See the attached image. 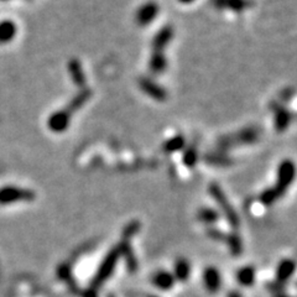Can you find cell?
<instances>
[{"instance_id":"4fadbf2b","label":"cell","mask_w":297,"mask_h":297,"mask_svg":"<svg viewBox=\"0 0 297 297\" xmlns=\"http://www.w3.org/2000/svg\"><path fill=\"white\" fill-rule=\"evenodd\" d=\"M68 73H70L72 82L79 88H85L86 83H87V79H86V73L83 71L82 63H80L77 59H72L70 62H68Z\"/></svg>"},{"instance_id":"4316f807","label":"cell","mask_w":297,"mask_h":297,"mask_svg":"<svg viewBox=\"0 0 297 297\" xmlns=\"http://www.w3.org/2000/svg\"><path fill=\"white\" fill-rule=\"evenodd\" d=\"M266 288L270 291L271 293H279V292H284L285 290V285L281 284V282L276 281V280H274V281H270L266 284Z\"/></svg>"},{"instance_id":"ac0fdd59","label":"cell","mask_w":297,"mask_h":297,"mask_svg":"<svg viewBox=\"0 0 297 297\" xmlns=\"http://www.w3.org/2000/svg\"><path fill=\"white\" fill-rule=\"evenodd\" d=\"M176 281L186 282L191 275V264L187 259L180 258L175 261L174 273H172Z\"/></svg>"},{"instance_id":"7402d4cb","label":"cell","mask_w":297,"mask_h":297,"mask_svg":"<svg viewBox=\"0 0 297 297\" xmlns=\"http://www.w3.org/2000/svg\"><path fill=\"white\" fill-rule=\"evenodd\" d=\"M224 244L228 245L229 248V252L233 256H239L243 253V240H241L240 235L235 232L227 233V238Z\"/></svg>"},{"instance_id":"44dd1931","label":"cell","mask_w":297,"mask_h":297,"mask_svg":"<svg viewBox=\"0 0 297 297\" xmlns=\"http://www.w3.org/2000/svg\"><path fill=\"white\" fill-rule=\"evenodd\" d=\"M150 72L152 74H161L166 71L167 60L163 52H152L150 57Z\"/></svg>"},{"instance_id":"1f68e13d","label":"cell","mask_w":297,"mask_h":297,"mask_svg":"<svg viewBox=\"0 0 297 297\" xmlns=\"http://www.w3.org/2000/svg\"><path fill=\"white\" fill-rule=\"evenodd\" d=\"M181 3H183V4H188V3H192L193 0H180Z\"/></svg>"},{"instance_id":"ffe728a7","label":"cell","mask_w":297,"mask_h":297,"mask_svg":"<svg viewBox=\"0 0 297 297\" xmlns=\"http://www.w3.org/2000/svg\"><path fill=\"white\" fill-rule=\"evenodd\" d=\"M204 160H206V163H208L209 165L219 167H227L233 164L232 158L228 156L224 151H221V150L207 154L206 156H204Z\"/></svg>"},{"instance_id":"8fae6325","label":"cell","mask_w":297,"mask_h":297,"mask_svg":"<svg viewBox=\"0 0 297 297\" xmlns=\"http://www.w3.org/2000/svg\"><path fill=\"white\" fill-rule=\"evenodd\" d=\"M172 37H174V28L171 25H166L161 29L160 31L155 35L152 40V52H163L164 50L170 45Z\"/></svg>"},{"instance_id":"5bb4252c","label":"cell","mask_w":297,"mask_h":297,"mask_svg":"<svg viewBox=\"0 0 297 297\" xmlns=\"http://www.w3.org/2000/svg\"><path fill=\"white\" fill-rule=\"evenodd\" d=\"M57 276L59 279H61L62 281H65L67 284V286L73 293L79 295L80 288L78 287L76 279H74L73 273H72V267L70 264H62L57 267Z\"/></svg>"},{"instance_id":"d6986e66","label":"cell","mask_w":297,"mask_h":297,"mask_svg":"<svg viewBox=\"0 0 297 297\" xmlns=\"http://www.w3.org/2000/svg\"><path fill=\"white\" fill-rule=\"evenodd\" d=\"M256 278V271L253 266L240 267L235 274V280L239 285L244 287H250L254 285Z\"/></svg>"},{"instance_id":"30bf717a","label":"cell","mask_w":297,"mask_h":297,"mask_svg":"<svg viewBox=\"0 0 297 297\" xmlns=\"http://www.w3.org/2000/svg\"><path fill=\"white\" fill-rule=\"evenodd\" d=\"M120 248V254H122V258L125 261L126 270L130 274H135L139 269V261H138L137 256H135L134 250H132L130 240L128 239H122V241L119 243Z\"/></svg>"},{"instance_id":"d6a6232c","label":"cell","mask_w":297,"mask_h":297,"mask_svg":"<svg viewBox=\"0 0 297 297\" xmlns=\"http://www.w3.org/2000/svg\"><path fill=\"white\" fill-rule=\"evenodd\" d=\"M106 297H117L114 295V293H108V295H106Z\"/></svg>"},{"instance_id":"2e32d148","label":"cell","mask_w":297,"mask_h":297,"mask_svg":"<svg viewBox=\"0 0 297 297\" xmlns=\"http://www.w3.org/2000/svg\"><path fill=\"white\" fill-rule=\"evenodd\" d=\"M33 200L34 193L30 191H24V190H7V191L0 193V202H3V203Z\"/></svg>"},{"instance_id":"484cf974","label":"cell","mask_w":297,"mask_h":297,"mask_svg":"<svg viewBox=\"0 0 297 297\" xmlns=\"http://www.w3.org/2000/svg\"><path fill=\"white\" fill-rule=\"evenodd\" d=\"M198 161V151L195 146H188L183 154V164L187 167H193Z\"/></svg>"},{"instance_id":"6da1fadb","label":"cell","mask_w":297,"mask_h":297,"mask_svg":"<svg viewBox=\"0 0 297 297\" xmlns=\"http://www.w3.org/2000/svg\"><path fill=\"white\" fill-rule=\"evenodd\" d=\"M293 177H295V165L292 161H282L278 169V180L275 184L262 191L261 195L259 196V201L266 207L275 203L286 193L288 186L293 181Z\"/></svg>"},{"instance_id":"5b68a950","label":"cell","mask_w":297,"mask_h":297,"mask_svg":"<svg viewBox=\"0 0 297 297\" xmlns=\"http://www.w3.org/2000/svg\"><path fill=\"white\" fill-rule=\"evenodd\" d=\"M270 108L274 114V126H275V130L279 132L286 130L288 125L292 122L293 114L279 102L271 103Z\"/></svg>"},{"instance_id":"8992f818","label":"cell","mask_w":297,"mask_h":297,"mask_svg":"<svg viewBox=\"0 0 297 297\" xmlns=\"http://www.w3.org/2000/svg\"><path fill=\"white\" fill-rule=\"evenodd\" d=\"M138 83H139L141 91L148 94L149 97H151L152 99L157 100V102H165L167 99V96H169L167 91L154 79L149 78V77H141Z\"/></svg>"},{"instance_id":"ba28073f","label":"cell","mask_w":297,"mask_h":297,"mask_svg":"<svg viewBox=\"0 0 297 297\" xmlns=\"http://www.w3.org/2000/svg\"><path fill=\"white\" fill-rule=\"evenodd\" d=\"M202 280H203V285L207 292L212 293V295L219 292L222 287V275L217 267H206L202 274Z\"/></svg>"},{"instance_id":"52a82bcc","label":"cell","mask_w":297,"mask_h":297,"mask_svg":"<svg viewBox=\"0 0 297 297\" xmlns=\"http://www.w3.org/2000/svg\"><path fill=\"white\" fill-rule=\"evenodd\" d=\"M160 13V8L155 2H148L143 4L135 13V21L140 26H148Z\"/></svg>"},{"instance_id":"f546056e","label":"cell","mask_w":297,"mask_h":297,"mask_svg":"<svg viewBox=\"0 0 297 297\" xmlns=\"http://www.w3.org/2000/svg\"><path fill=\"white\" fill-rule=\"evenodd\" d=\"M227 297H243V295H241L240 291L234 290V291H230V292L227 295Z\"/></svg>"},{"instance_id":"f1b7e54d","label":"cell","mask_w":297,"mask_h":297,"mask_svg":"<svg viewBox=\"0 0 297 297\" xmlns=\"http://www.w3.org/2000/svg\"><path fill=\"white\" fill-rule=\"evenodd\" d=\"M293 96V89L292 88H286L284 92L281 93V98L284 102H287V100H290L291 98Z\"/></svg>"},{"instance_id":"836d02e7","label":"cell","mask_w":297,"mask_h":297,"mask_svg":"<svg viewBox=\"0 0 297 297\" xmlns=\"http://www.w3.org/2000/svg\"><path fill=\"white\" fill-rule=\"evenodd\" d=\"M144 297H157V296H155V295H144Z\"/></svg>"},{"instance_id":"e0dca14e","label":"cell","mask_w":297,"mask_h":297,"mask_svg":"<svg viewBox=\"0 0 297 297\" xmlns=\"http://www.w3.org/2000/svg\"><path fill=\"white\" fill-rule=\"evenodd\" d=\"M214 5L219 9H228L236 11V13H241V11L247 10L248 8L252 7V0H213Z\"/></svg>"},{"instance_id":"7a4b0ae2","label":"cell","mask_w":297,"mask_h":297,"mask_svg":"<svg viewBox=\"0 0 297 297\" xmlns=\"http://www.w3.org/2000/svg\"><path fill=\"white\" fill-rule=\"evenodd\" d=\"M260 138V129L255 126H249L244 128L241 130L233 132V134L224 135L217 140L218 150L226 152L227 150L235 148L239 145H250V144L256 143Z\"/></svg>"},{"instance_id":"7c38bea8","label":"cell","mask_w":297,"mask_h":297,"mask_svg":"<svg viewBox=\"0 0 297 297\" xmlns=\"http://www.w3.org/2000/svg\"><path fill=\"white\" fill-rule=\"evenodd\" d=\"M151 282L158 290L169 291L174 287L176 280L172 273H169L166 270H160L151 276Z\"/></svg>"},{"instance_id":"9a60e30c","label":"cell","mask_w":297,"mask_h":297,"mask_svg":"<svg viewBox=\"0 0 297 297\" xmlns=\"http://www.w3.org/2000/svg\"><path fill=\"white\" fill-rule=\"evenodd\" d=\"M295 270H296L295 261L291 260V259H285V260L280 261L278 269H276L275 280L285 285V282H287L288 280L292 278V275L295 274Z\"/></svg>"},{"instance_id":"3957f363","label":"cell","mask_w":297,"mask_h":297,"mask_svg":"<svg viewBox=\"0 0 297 297\" xmlns=\"http://www.w3.org/2000/svg\"><path fill=\"white\" fill-rule=\"evenodd\" d=\"M120 258H122V254H120V248L119 244H118L106 253L104 259L100 262L99 267H98V270L96 271V274H94L93 279L91 281L92 288L98 290L99 287H102V285L104 284L106 280L113 275Z\"/></svg>"},{"instance_id":"83f0119b","label":"cell","mask_w":297,"mask_h":297,"mask_svg":"<svg viewBox=\"0 0 297 297\" xmlns=\"http://www.w3.org/2000/svg\"><path fill=\"white\" fill-rule=\"evenodd\" d=\"M79 295L80 297H98L97 290H94V288L92 287L87 288V290H80Z\"/></svg>"},{"instance_id":"4dcf8cb0","label":"cell","mask_w":297,"mask_h":297,"mask_svg":"<svg viewBox=\"0 0 297 297\" xmlns=\"http://www.w3.org/2000/svg\"><path fill=\"white\" fill-rule=\"evenodd\" d=\"M273 297H292V296L287 295V293H285V292H279V293H274Z\"/></svg>"},{"instance_id":"cb8c5ba5","label":"cell","mask_w":297,"mask_h":297,"mask_svg":"<svg viewBox=\"0 0 297 297\" xmlns=\"http://www.w3.org/2000/svg\"><path fill=\"white\" fill-rule=\"evenodd\" d=\"M183 148H184V138L182 137V135H176V137L165 141L163 145L164 151L169 152V154L178 151V150H182Z\"/></svg>"},{"instance_id":"d4e9b609","label":"cell","mask_w":297,"mask_h":297,"mask_svg":"<svg viewBox=\"0 0 297 297\" xmlns=\"http://www.w3.org/2000/svg\"><path fill=\"white\" fill-rule=\"evenodd\" d=\"M140 227H141V224H140L139 221L129 222V223L126 224L125 227H124L123 233H122V238L130 240L132 236L137 235L138 233L140 232Z\"/></svg>"},{"instance_id":"277c9868","label":"cell","mask_w":297,"mask_h":297,"mask_svg":"<svg viewBox=\"0 0 297 297\" xmlns=\"http://www.w3.org/2000/svg\"><path fill=\"white\" fill-rule=\"evenodd\" d=\"M208 191L215 203L218 204L219 209H221V213L224 215V218L227 219L229 226L232 227L234 230L238 229L239 226H240V219H239L238 213H236L235 209L233 208L230 202L228 201L226 193L223 192L222 187L219 186L218 183H210L208 187Z\"/></svg>"},{"instance_id":"9c48e42d","label":"cell","mask_w":297,"mask_h":297,"mask_svg":"<svg viewBox=\"0 0 297 297\" xmlns=\"http://www.w3.org/2000/svg\"><path fill=\"white\" fill-rule=\"evenodd\" d=\"M91 97H92L91 88H88V87L80 88V91L78 92V93L72 98V99L70 100V103H68L65 108L61 109V111L67 115L68 118H72V115H73L74 113H77V112H78L79 109L82 108V106L85 105L89 99H91Z\"/></svg>"},{"instance_id":"603a6c76","label":"cell","mask_w":297,"mask_h":297,"mask_svg":"<svg viewBox=\"0 0 297 297\" xmlns=\"http://www.w3.org/2000/svg\"><path fill=\"white\" fill-rule=\"evenodd\" d=\"M221 214L218 210L210 208V207H202V208L197 212V219L207 226H212V224L217 223L219 221Z\"/></svg>"}]
</instances>
